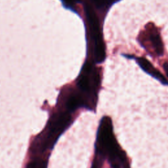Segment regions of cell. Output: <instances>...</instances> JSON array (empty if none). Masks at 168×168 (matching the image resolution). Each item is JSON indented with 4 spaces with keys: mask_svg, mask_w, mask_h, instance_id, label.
I'll use <instances>...</instances> for the list:
<instances>
[{
    "mask_svg": "<svg viewBox=\"0 0 168 168\" xmlns=\"http://www.w3.org/2000/svg\"><path fill=\"white\" fill-rule=\"evenodd\" d=\"M96 152L99 157L106 158L112 168H129L125 154L116 142L111 119L107 116L102 118L98 129Z\"/></svg>",
    "mask_w": 168,
    "mask_h": 168,
    "instance_id": "obj_1",
    "label": "cell"
},
{
    "mask_svg": "<svg viewBox=\"0 0 168 168\" xmlns=\"http://www.w3.org/2000/svg\"><path fill=\"white\" fill-rule=\"evenodd\" d=\"M71 113L67 109L55 113L49 120L44 135L36 141L37 145L40 144L42 150L52 148L59 137L71 125L72 122Z\"/></svg>",
    "mask_w": 168,
    "mask_h": 168,
    "instance_id": "obj_2",
    "label": "cell"
},
{
    "mask_svg": "<svg viewBox=\"0 0 168 168\" xmlns=\"http://www.w3.org/2000/svg\"><path fill=\"white\" fill-rule=\"evenodd\" d=\"M136 60L137 63L139 65L143 71L147 72L149 75H151L152 77L155 78L156 80H158L160 82H161L163 85L168 86V82L166 80V78L162 75V74L154 67L151 63L148 61L147 59L143 57L139 58H135Z\"/></svg>",
    "mask_w": 168,
    "mask_h": 168,
    "instance_id": "obj_3",
    "label": "cell"
},
{
    "mask_svg": "<svg viewBox=\"0 0 168 168\" xmlns=\"http://www.w3.org/2000/svg\"><path fill=\"white\" fill-rule=\"evenodd\" d=\"M150 40L152 41L154 48L156 49L158 55H162L163 53V45L160 39V35L156 32H152L150 35Z\"/></svg>",
    "mask_w": 168,
    "mask_h": 168,
    "instance_id": "obj_4",
    "label": "cell"
},
{
    "mask_svg": "<svg viewBox=\"0 0 168 168\" xmlns=\"http://www.w3.org/2000/svg\"><path fill=\"white\" fill-rule=\"evenodd\" d=\"M47 163L42 160H36L30 162L26 168H46Z\"/></svg>",
    "mask_w": 168,
    "mask_h": 168,
    "instance_id": "obj_5",
    "label": "cell"
},
{
    "mask_svg": "<svg viewBox=\"0 0 168 168\" xmlns=\"http://www.w3.org/2000/svg\"><path fill=\"white\" fill-rule=\"evenodd\" d=\"M102 167V162L100 159V157H96L95 159L93 162L91 168H101Z\"/></svg>",
    "mask_w": 168,
    "mask_h": 168,
    "instance_id": "obj_6",
    "label": "cell"
}]
</instances>
